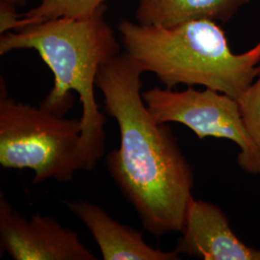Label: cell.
Listing matches in <instances>:
<instances>
[{
	"instance_id": "3",
	"label": "cell",
	"mask_w": 260,
	"mask_h": 260,
	"mask_svg": "<svg viewBox=\"0 0 260 260\" xmlns=\"http://www.w3.org/2000/svg\"><path fill=\"white\" fill-rule=\"evenodd\" d=\"M124 52L144 71L173 90L178 84L202 85L237 100L258 75L260 43L234 54L223 30L211 19H195L170 27L122 20Z\"/></svg>"
},
{
	"instance_id": "1",
	"label": "cell",
	"mask_w": 260,
	"mask_h": 260,
	"mask_svg": "<svg viewBox=\"0 0 260 260\" xmlns=\"http://www.w3.org/2000/svg\"><path fill=\"white\" fill-rule=\"evenodd\" d=\"M144 69L123 52L104 63L95 87L120 129V147L105 163L121 194L155 236L181 233L192 200L193 171L167 123L154 120L142 96Z\"/></svg>"
},
{
	"instance_id": "10",
	"label": "cell",
	"mask_w": 260,
	"mask_h": 260,
	"mask_svg": "<svg viewBox=\"0 0 260 260\" xmlns=\"http://www.w3.org/2000/svg\"><path fill=\"white\" fill-rule=\"evenodd\" d=\"M106 1L107 0H41L40 5L36 8L19 16L14 30L60 17H91Z\"/></svg>"
},
{
	"instance_id": "2",
	"label": "cell",
	"mask_w": 260,
	"mask_h": 260,
	"mask_svg": "<svg viewBox=\"0 0 260 260\" xmlns=\"http://www.w3.org/2000/svg\"><path fill=\"white\" fill-rule=\"evenodd\" d=\"M105 5L91 17H60L1 34L0 54L35 49L54 75V85L40 106L65 116L74 104V91L82 105V170L92 171L105 150L106 117L94 98L101 67L120 54V45L105 20Z\"/></svg>"
},
{
	"instance_id": "4",
	"label": "cell",
	"mask_w": 260,
	"mask_h": 260,
	"mask_svg": "<svg viewBox=\"0 0 260 260\" xmlns=\"http://www.w3.org/2000/svg\"><path fill=\"white\" fill-rule=\"evenodd\" d=\"M81 123L0 93V165L31 169L33 183L66 182L82 169Z\"/></svg>"
},
{
	"instance_id": "5",
	"label": "cell",
	"mask_w": 260,
	"mask_h": 260,
	"mask_svg": "<svg viewBox=\"0 0 260 260\" xmlns=\"http://www.w3.org/2000/svg\"><path fill=\"white\" fill-rule=\"evenodd\" d=\"M142 96L159 123L179 122L200 140L216 137L233 141L240 149L237 157L240 167L259 175L260 149L243 120L237 100L211 89L197 91L192 87L182 92L156 87Z\"/></svg>"
},
{
	"instance_id": "8",
	"label": "cell",
	"mask_w": 260,
	"mask_h": 260,
	"mask_svg": "<svg viewBox=\"0 0 260 260\" xmlns=\"http://www.w3.org/2000/svg\"><path fill=\"white\" fill-rule=\"evenodd\" d=\"M67 207L87 226L104 260H177L176 251H163L147 244L142 233L115 221L89 202L65 201Z\"/></svg>"
},
{
	"instance_id": "11",
	"label": "cell",
	"mask_w": 260,
	"mask_h": 260,
	"mask_svg": "<svg viewBox=\"0 0 260 260\" xmlns=\"http://www.w3.org/2000/svg\"><path fill=\"white\" fill-rule=\"evenodd\" d=\"M242 117L260 149V72L258 79L237 99Z\"/></svg>"
},
{
	"instance_id": "6",
	"label": "cell",
	"mask_w": 260,
	"mask_h": 260,
	"mask_svg": "<svg viewBox=\"0 0 260 260\" xmlns=\"http://www.w3.org/2000/svg\"><path fill=\"white\" fill-rule=\"evenodd\" d=\"M0 245L14 260H98L76 232L55 219L35 214L30 220L0 196Z\"/></svg>"
},
{
	"instance_id": "9",
	"label": "cell",
	"mask_w": 260,
	"mask_h": 260,
	"mask_svg": "<svg viewBox=\"0 0 260 260\" xmlns=\"http://www.w3.org/2000/svg\"><path fill=\"white\" fill-rule=\"evenodd\" d=\"M248 0H139L138 23L170 27L195 19L226 21Z\"/></svg>"
},
{
	"instance_id": "7",
	"label": "cell",
	"mask_w": 260,
	"mask_h": 260,
	"mask_svg": "<svg viewBox=\"0 0 260 260\" xmlns=\"http://www.w3.org/2000/svg\"><path fill=\"white\" fill-rule=\"evenodd\" d=\"M182 236L175 251L204 260H260V250L234 234L222 209L211 203L190 201Z\"/></svg>"
}]
</instances>
